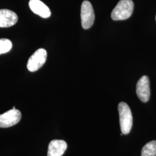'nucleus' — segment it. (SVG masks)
Returning a JSON list of instances; mask_svg holds the SVG:
<instances>
[{"label": "nucleus", "mask_w": 156, "mask_h": 156, "mask_svg": "<svg viewBox=\"0 0 156 156\" xmlns=\"http://www.w3.org/2000/svg\"><path fill=\"white\" fill-rule=\"evenodd\" d=\"M47 58L46 50L40 48L35 51L28 59L27 67L30 72H35L42 67Z\"/></svg>", "instance_id": "4"}, {"label": "nucleus", "mask_w": 156, "mask_h": 156, "mask_svg": "<svg viewBox=\"0 0 156 156\" xmlns=\"http://www.w3.org/2000/svg\"><path fill=\"white\" fill-rule=\"evenodd\" d=\"M134 11V3L132 0H120L112 11L111 17L113 20H123L131 16Z\"/></svg>", "instance_id": "1"}, {"label": "nucleus", "mask_w": 156, "mask_h": 156, "mask_svg": "<svg viewBox=\"0 0 156 156\" xmlns=\"http://www.w3.org/2000/svg\"></svg>", "instance_id": "13"}, {"label": "nucleus", "mask_w": 156, "mask_h": 156, "mask_svg": "<svg viewBox=\"0 0 156 156\" xmlns=\"http://www.w3.org/2000/svg\"><path fill=\"white\" fill-rule=\"evenodd\" d=\"M12 48V44L10 40L5 38L0 39V55L9 51Z\"/></svg>", "instance_id": "11"}, {"label": "nucleus", "mask_w": 156, "mask_h": 156, "mask_svg": "<svg viewBox=\"0 0 156 156\" xmlns=\"http://www.w3.org/2000/svg\"><path fill=\"white\" fill-rule=\"evenodd\" d=\"M67 148V143L64 140H53L48 146V156H62Z\"/></svg>", "instance_id": "9"}, {"label": "nucleus", "mask_w": 156, "mask_h": 156, "mask_svg": "<svg viewBox=\"0 0 156 156\" xmlns=\"http://www.w3.org/2000/svg\"><path fill=\"white\" fill-rule=\"evenodd\" d=\"M136 93L140 100L143 102H147L151 95L149 79L147 76H143L136 84Z\"/></svg>", "instance_id": "6"}, {"label": "nucleus", "mask_w": 156, "mask_h": 156, "mask_svg": "<svg viewBox=\"0 0 156 156\" xmlns=\"http://www.w3.org/2000/svg\"><path fill=\"white\" fill-rule=\"evenodd\" d=\"M28 5L30 9L39 16L48 18L51 15L50 9L40 0H30Z\"/></svg>", "instance_id": "7"}, {"label": "nucleus", "mask_w": 156, "mask_h": 156, "mask_svg": "<svg viewBox=\"0 0 156 156\" xmlns=\"http://www.w3.org/2000/svg\"><path fill=\"white\" fill-rule=\"evenodd\" d=\"M18 20L16 13L9 9H0V27H9Z\"/></svg>", "instance_id": "8"}, {"label": "nucleus", "mask_w": 156, "mask_h": 156, "mask_svg": "<svg viewBox=\"0 0 156 156\" xmlns=\"http://www.w3.org/2000/svg\"><path fill=\"white\" fill-rule=\"evenodd\" d=\"M81 23L84 29L90 28L94 22L95 15L93 8L88 1H84L81 6Z\"/></svg>", "instance_id": "3"}, {"label": "nucleus", "mask_w": 156, "mask_h": 156, "mask_svg": "<svg viewBox=\"0 0 156 156\" xmlns=\"http://www.w3.org/2000/svg\"><path fill=\"white\" fill-rule=\"evenodd\" d=\"M118 111L121 131L123 134H128L133 126V116L131 109L126 102H122L118 105Z\"/></svg>", "instance_id": "2"}, {"label": "nucleus", "mask_w": 156, "mask_h": 156, "mask_svg": "<svg viewBox=\"0 0 156 156\" xmlns=\"http://www.w3.org/2000/svg\"><path fill=\"white\" fill-rule=\"evenodd\" d=\"M22 118V113L19 110L12 109L0 115V127L8 128L19 123Z\"/></svg>", "instance_id": "5"}, {"label": "nucleus", "mask_w": 156, "mask_h": 156, "mask_svg": "<svg viewBox=\"0 0 156 156\" xmlns=\"http://www.w3.org/2000/svg\"><path fill=\"white\" fill-rule=\"evenodd\" d=\"M141 156H156V140L151 141L143 147Z\"/></svg>", "instance_id": "10"}, {"label": "nucleus", "mask_w": 156, "mask_h": 156, "mask_svg": "<svg viewBox=\"0 0 156 156\" xmlns=\"http://www.w3.org/2000/svg\"><path fill=\"white\" fill-rule=\"evenodd\" d=\"M12 109H15V106H13V108H12Z\"/></svg>", "instance_id": "12"}]
</instances>
